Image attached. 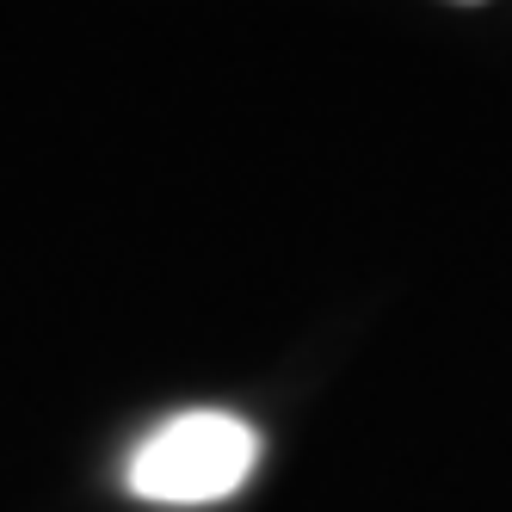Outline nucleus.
I'll return each instance as SVG.
<instances>
[{
  "label": "nucleus",
  "mask_w": 512,
  "mask_h": 512,
  "mask_svg": "<svg viewBox=\"0 0 512 512\" xmlns=\"http://www.w3.org/2000/svg\"><path fill=\"white\" fill-rule=\"evenodd\" d=\"M253 469H260V432L241 414L192 408L136 445L130 494L155 506H210V500H229Z\"/></svg>",
  "instance_id": "1"
},
{
  "label": "nucleus",
  "mask_w": 512,
  "mask_h": 512,
  "mask_svg": "<svg viewBox=\"0 0 512 512\" xmlns=\"http://www.w3.org/2000/svg\"><path fill=\"white\" fill-rule=\"evenodd\" d=\"M457 7H475V0H457Z\"/></svg>",
  "instance_id": "2"
}]
</instances>
